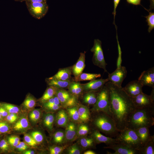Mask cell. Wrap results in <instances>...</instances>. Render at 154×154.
Segmentation results:
<instances>
[{
	"mask_svg": "<svg viewBox=\"0 0 154 154\" xmlns=\"http://www.w3.org/2000/svg\"><path fill=\"white\" fill-rule=\"evenodd\" d=\"M3 107L9 113L17 114L19 111V108L14 105L9 104H2Z\"/></svg>",
	"mask_w": 154,
	"mask_h": 154,
	"instance_id": "cell-39",
	"label": "cell"
},
{
	"mask_svg": "<svg viewBox=\"0 0 154 154\" xmlns=\"http://www.w3.org/2000/svg\"><path fill=\"white\" fill-rule=\"evenodd\" d=\"M135 130L143 146L149 140L151 137L149 128L142 127Z\"/></svg>",
	"mask_w": 154,
	"mask_h": 154,
	"instance_id": "cell-22",
	"label": "cell"
},
{
	"mask_svg": "<svg viewBox=\"0 0 154 154\" xmlns=\"http://www.w3.org/2000/svg\"><path fill=\"white\" fill-rule=\"evenodd\" d=\"M47 0H24L25 2L30 3H41L46 2Z\"/></svg>",
	"mask_w": 154,
	"mask_h": 154,
	"instance_id": "cell-50",
	"label": "cell"
},
{
	"mask_svg": "<svg viewBox=\"0 0 154 154\" xmlns=\"http://www.w3.org/2000/svg\"><path fill=\"white\" fill-rule=\"evenodd\" d=\"M78 110L82 123H86L90 121L91 114L88 108L81 104L78 105Z\"/></svg>",
	"mask_w": 154,
	"mask_h": 154,
	"instance_id": "cell-20",
	"label": "cell"
},
{
	"mask_svg": "<svg viewBox=\"0 0 154 154\" xmlns=\"http://www.w3.org/2000/svg\"><path fill=\"white\" fill-rule=\"evenodd\" d=\"M68 88L69 92L77 99L82 95L83 91L81 84L78 82H71Z\"/></svg>",
	"mask_w": 154,
	"mask_h": 154,
	"instance_id": "cell-21",
	"label": "cell"
},
{
	"mask_svg": "<svg viewBox=\"0 0 154 154\" xmlns=\"http://www.w3.org/2000/svg\"><path fill=\"white\" fill-rule=\"evenodd\" d=\"M118 143L125 145L139 151L143 145L135 130L127 127L119 131L115 138Z\"/></svg>",
	"mask_w": 154,
	"mask_h": 154,
	"instance_id": "cell-4",
	"label": "cell"
},
{
	"mask_svg": "<svg viewBox=\"0 0 154 154\" xmlns=\"http://www.w3.org/2000/svg\"><path fill=\"white\" fill-rule=\"evenodd\" d=\"M16 1H19L20 2H22L24 1V0H14Z\"/></svg>",
	"mask_w": 154,
	"mask_h": 154,
	"instance_id": "cell-57",
	"label": "cell"
},
{
	"mask_svg": "<svg viewBox=\"0 0 154 154\" xmlns=\"http://www.w3.org/2000/svg\"><path fill=\"white\" fill-rule=\"evenodd\" d=\"M31 135L37 144H40L43 142L44 137L41 132L37 131H33L31 133Z\"/></svg>",
	"mask_w": 154,
	"mask_h": 154,
	"instance_id": "cell-37",
	"label": "cell"
},
{
	"mask_svg": "<svg viewBox=\"0 0 154 154\" xmlns=\"http://www.w3.org/2000/svg\"><path fill=\"white\" fill-rule=\"evenodd\" d=\"M58 88L52 86H49L46 89L44 94L41 98L40 101L44 103L49 99L53 97L56 93Z\"/></svg>",
	"mask_w": 154,
	"mask_h": 154,
	"instance_id": "cell-31",
	"label": "cell"
},
{
	"mask_svg": "<svg viewBox=\"0 0 154 154\" xmlns=\"http://www.w3.org/2000/svg\"><path fill=\"white\" fill-rule=\"evenodd\" d=\"M10 127L9 125L5 122H0V133H5L9 131Z\"/></svg>",
	"mask_w": 154,
	"mask_h": 154,
	"instance_id": "cell-43",
	"label": "cell"
},
{
	"mask_svg": "<svg viewBox=\"0 0 154 154\" xmlns=\"http://www.w3.org/2000/svg\"><path fill=\"white\" fill-rule=\"evenodd\" d=\"M77 125L72 121L69 122L64 130L65 142H71L77 138Z\"/></svg>",
	"mask_w": 154,
	"mask_h": 154,
	"instance_id": "cell-16",
	"label": "cell"
},
{
	"mask_svg": "<svg viewBox=\"0 0 154 154\" xmlns=\"http://www.w3.org/2000/svg\"><path fill=\"white\" fill-rule=\"evenodd\" d=\"M106 149H112L115 152L112 153L107 152L109 154H139V151L134 149L125 145L121 143H117L107 146L104 147Z\"/></svg>",
	"mask_w": 154,
	"mask_h": 154,
	"instance_id": "cell-12",
	"label": "cell"
},
{
	"mask_svg": "<svg viewBox=\"0 0 154 154\" xmlns=\"http://www.w3.org/2000/svg\"><path fill=\"white\" fill-rule=\"evenodd\" d=\"M120 1V0H114V9L112 14L114 16V21L113 23L115 25V26L116 25H115V20L116 14V9Z\"/></svg>",
	"mask_w": 154,
	"mask_h": 154,
	"instance_id": "cell-46",
	"label": "cell"
},
{
	"mask_svg": "<svg viewBox=\"0 0 154 154\" xmlns=\"http://www.w3.org/2000/svg\"><path fill=\"white\" fill-rule=\"evenodd\" d=\"M78 144L83 149H96V144L93 139L90 136H87L79 138Z\"/></svg>",
	"mask_w": 154,
	"mask_h": 154,
	"instance_id": "cell-23",
	"label": "cell"
},
{
	"mask_svg": "<svg viewBox=\"0 0 154 154\" xmlns=\"http://www.w3.org/2000/svg\"><path fill=\"white\" fill-rule=\"evenodd\" d=\"M109 93L112 117L117 129L121 131L127 127L129 117L136 108L132 98L123 90L108 81L105 85Z\"/></svg>",
	"mask_w": 154,
	"mask_h": 154,
	"instance_id": "cell-1",
	"label": "cell"
},
{
	"mask_svg": "<svg viewBox=\"0 0 154 154\" xmlns=\"http://www.w3.org/2000/svg\"><path fill=\"white\" fill-rule=\"evenodd\" d=\"M78 143H75L66 148V153L68 154H80L82 150Z\"/></svg>",
	"mask_w": 154,
	"mask_h": 154,
	"instance_id": "cell-34",
	"label": "cell"
},
{
	"mask_svg": "<svg viewBox=\"0 0 154 154\" xmlns=\"http://www.w3.org/2000/svg\"><path fill=\"white\" fill-rule=\"evenodd\" d=\"M66 109L69 118L72 121L78 124L82 123L78 114V105L67 108Z\"/></svg>",
	"mask_w": 154,
	"mask_h": 154,
	"instance_id": "cell-26",
	"label": "cell"
},
{
	"mask_svg": "<svg viewBox=\"0 0 154 154\" xmlns=\"http://www.w3.org/2000/svg\"><path fill=\"white\" fill-rule=\"evenodd\" d=\"M101 76L100 74H92L85 73H81L78 76L74 78L75 81L78 82L80 81L92 80L100 78Z\"/></svg>",
	"mask_w": 154,
	"mask_h": 154,
	"instance_id": "cell-30",
	"label": "cell"
},
{
	"mask_svg": "<svg viewBox=\"0 0 154 154\" xmlns=\"http://www.w3.org/2000/svg\"><path fill=\"white\" fill-rule=\"evenodd\" d=\"M69 119L66 111L60 109L56 114L55 121L58 126L65 127L69 122Z\"/></svg>",
	"mask_w": 154,
	"mask_h": 154,
	"instance_id": "cell-19",
	"label": "cell"
},
{
	"mask_svg": "<svg viewBox=\"0 0 154 154\" xmlns=\"http://www.w3.org/2000/svg\"><path fill=\"white\" fill-rule=\"evenodd\" d=\"M19 151H24L27 149L28 147L25 143L20 141L19 144L15 147Z\"/></svg>",
	"mask_w": 154,
	"mask_h": 154,
	"instance_id": "cell-45",
	"label": "cell"
},
{
	"mask_svg": "<svg viewBox=\"0 0 154 154\" xmlns=\"http://www.w3.org/2000/svg\"><path fill=\"white\" fill-rule=\"evenodd\" d=\"M90 134V136L93 139L96 144L103 143L108 146L118 143L115 138L103 135L98 130L93 127Z\"/></svg>",
	"mask_w": 154,
	"mask_h": 154,
	"instance_id": "cell-11",
	"label": "cell"
},
{
	"mask_svg": "<svg viewBox=\"0 0 154 154\" xmlns=\"http://www.w3.org/2000/svg\"><path fill=\"white\" fill-rule=\"evenodd\" d=\"M8 141L9 143L12 146L16 147L19 142H16L9 138H8Z\"/></svg>",
	"mask_w": 154,
	"mask_h": 154,
	"instance_id": "cell-49",
	"label": "cell"
},
{
	"mask_svg": "<svg viewBox=\"0 0 154 154\" xmlns=\"http://www.w3.org/2000/svg\"><path fill=\"white\" fill-rule=\"evenodd\" d=\"M56 95L64 108H66L78 104V99L65 89H58Z\"/></svg>",
	"mask_w": 154,
	"mask_h": 154,
	"instance_id": "cell-9",
	"label": "cell"
},
{
	"mask_svg": "<svg viewBox=\"0 0 154 154\" xmlns=\"http://www.w3.org/2000/svg\"><path fill=\"white\" fill-rule=\"evenodd\" d=\"M92 128H91L89 125L85 123H79L77 125V138H80L87 136L90 133Z\"/></svg>",
	"mask_w": 154,
	"mask_h": 154,
	"instance_id": "cell-25",
	"label": "cell"
},
{
	"mask_svg": "<svg viewBox=\"0 0 154 154\" xmlns=\"http://www.w3.org/2000/svg\"><path fill=\"white\" fill-rule=\"evenodd\" d=\"M67 145L63 146H53L50 147L49 149L50 154H61L67 147Z\"/></svg>",
	"mask_w": 154,
	"mask_h": 154,
	"instance_id": "cell-38",
	"label": "cell"
},
{
	"mask_svg": "<svg viewBox=\"0 0 154 154\" xmlns=\"http://www.w3.org/2000/svg\"><path fill=\"white\" fill-rule=\"evenodd\" d=\"M44 107L47 110L52 111H56L60 110L62 107L61 105H56L53 104L44 103Z\"/></svg>",
	"mask_w": 154,
	"mask_h": 154,
	"instance_id": "cell-41",
	"label": "cell"
},
{
	"mask_svg": "<svg viewBox=\"0 0 154 154\" xmlns=\"http://www.w3.org/2000/svg\"><path fill=\"white\" fill-rule=\"evenodd\" d=\"M48 84L49 86H52L59 89L68 88L71 81H62L59 80L48 79Z\"/></svg>",
	"mask_w": 154,
	"mask_h": 154,
	"instance_id": "cell-28",
	"label": "cell"
},
{
	"mask_svg": "<svg viewBox=\"0 0 154 154\" xmlns=\"http://www.w3.org/2000/svg\"><path fill=\"white\" fill-rule=\"evenodd\" d=\"M9 114L14 119H15L16 120L18 118V116L16 114L14 113H9Z\"/></svg>",
	"mask_w": 154,
	"mask_h": 154,
	"instance_id": "cell-56",
	"label": "cell"
},
{
	"mask_svg": "<svg viewBox=\"0 0 154 154\" xmlns=\"http://www.w3.org/2000/svg\"><path fill=\"white\" fill-rule=\"evenodd\" d=\"M0 114L2 117H6L8 115V112L3 107H0Z\"/></svg>",
	"mask_w": 154,
	"mask_h": 154,
	"instance_id": "cell-48",
	"label": "cell"
},
{
	"mask_svg": "<svg viewBox=\"0 0 154 154\" xmlns=\"http://www.w3.org/2000/svg\"><path fill=\"white\" fill-rule=\"evenodd\" d=\"M72 74V66L59 69L57 72L49 79L62 81L70 80Z\"/></svg>",
	"mask_w": 154,
	"mask_h": 154,
	"instance_id": "cell-18",
	"label": "cell"
},
{
	"mask_svg": "<svg viewBox=\"0 0 154 154\" xmlns=\"http://www.w3.org/2000/svg\"><path fill=\"white\" fill-rule=\"evenodd\" d=\"M35 104V100L32 97L28 96L25 100L23 105L25 108L29 109L34 108Z\"/></svg>",
	"mask_w": 154,
	"mask_h": 154,
	"instance_id": "cell-36",
	"label": "cell"
},
{
	"mask_svg": "<svg viewBox=\"0 0 154 154\" xmlns=\"http://www.w3.org/2000/svg\"><path fill=\"white\" fill-rule=\"evenodd\" d=\"M84 154H96V153L94 151L91 150H88L87 151H86L84 153Z\"/></svg>",
	"mask_w": 154,
	"mask_h": 154,
	"instance_id": "cell-54",
	"label": "cell"
},
{
	"mask_svg": "<svg viewBox=\"0 0 154 154\" xmlns=\"http://www.w3.org/2000/svg\"><path fill=\"white\" fill-rule=\"evenodd\" d=\"M9 137L16 142H20V138L17 136L13 135Z\"/></svg>",
	"mask_w": 154,
	"mask_h": 154,
	"instance_id": "cell-52",
	"label": "cell"
},
{
	"mask_svg": "<svg viewBox=\"0 0 154 154\" xmlns=\"http://www.w3.org/2000/svg\"><path fill=\"white\" fill-rule=\"evenodd\" d=\"M1 116L0 114V119H1Z\"/></svg>",
	"mask_w": 154,
	"mask_h": 154,
	"instance_id": "cell-58",
	"label": "cell"
},
{
	"mask_svg": "<svg viewBox=\"0 0 154 154\" xmlns=\"http://www.w3.org/2000/svg\"><path fill=\"white\" fill-rule=\"evenodd\" d=\"M98 92L90 91L85 92L83 97V102L88 106H94L96 103Z\"/></svg>",
	"mask_w": 154,
	"mask_h": 154,
	"instance_id": "cell-27",
	"label": "cell"
},
{
	"mask_svg": "<svg viewBox=\"0 0 154 154\" xmlns=\"http://www.w3.org/2000/svg\"><path fill=\"white\" fill-rule=\"evenodd\" d=\"M127 71L125 67L120 66L113 72L108 73V81L119 87H122L121 84L126 78Z\"/></svg>",
	"mask_w": 154,
	"mask_h": 154,
	"instance_id": "cell-10",
	"label": "cell"
},
{
	"mask_svg": "<svg viewBox=\"0 0 154 154\" xmlns=\"http://www.w3.org/2000/svg\"><path fill=\"white\" fill-rule=\"evenodd\" d=\"M27 8L30 14L35 18L40 19L47 13L48 6L46 2L30 3L25 2Z\"/></svg>",
	"mask_w": 154,
	"mask_h": 154,
	"instance_id": "cell-7",
	"label": "cell"
},
{
	"mask_svg": "<svg viewBox=\"0 0 154 154\" xmlns=\"http://www.w3.org/2000/svg\"><path fill=\"white\" fill-rule=\"evenodd\" d=\"M6 117V119L10 123H13L16 120L11 116L9 114H8Z\"/></svg>",
	"mask_w": 154,
	"mask_h": 154,
	"instance_id": "cell-51",
	"label": "cell"
},
{
	"mask_svg": "<svg viewBox=\"0 0 154 154\" xmlns=\"http://www.w3.org/2000/svg\"><path fill=\"white\" fill-rule=\"evenodd\" d=\"M143 86L138 80H135L130 82L123 89L129 96L133 98L142 92Z\"/></svg>",
	"mask_w": 154,
	"mask_h": 154,
	"instance_id": "cell-14",
	"label": "cell"
},
{
	"mask_svg": "<svg viewBox=\"0 0 154 154\" xmlns=\"http://www.w3.org/2000/svg\"><path fill=\"white\" fill-rule=\"evenodd\" d=\"M23 153L24 154H34L35 153L33 150H29L25 151L23 152Z\"/></svg>",
	"mask_w": 154,
	"mask_h": 154,
	"instance_id": "cell-55",
	"label": "cell"
},
{
	"mask_svg": "<svg viewBox=\"0 0 154 154\" xmlns=\"http://www.w3.org/2000/svg\"><path fill=\"white\" fill-rule=\"evenodd\" d=\"M41 115V113L40 110L38 109H35L30 113L29 117L32 121L36 122L39 119Z\"/></svg>",
	"mask_w": 154,
	"mask_h": 154,
	"instance_id": "cell-40",
	"label": "cell"
},
{
	"mask_svg": "<svg viewBox=\"0 0 154 154\" xmlns=\"http://www.w3.org/2000/svg\"><path fill=\"white\" fill-rule=\"evenodd\" d=\"M91 111L92 112H103L112 117L108 92L105 85L98 92L96 103Z\"/></svg>",
	"mask_w": 154,
	"mask_h": 154,
	"instance_id": "cell-5",
	"label": "cell"
},
{
	"mask_svg": "<svg viewBox=\"0 0 154 154\" xmlns=\"http://www.w3.org/2000/svg\"><path fill=\"white\" fill-rule=\"evenodd\" d=\"M150 11L154 9V0H150Z\"/></svg>",
	"mask_w": 154,
	"mask_h": 154,
	"instance_id": "cell-53",
	"label": "cell"
},
{
	"mask_svg": "<svg viewBox=\"0 0 154 154\" xmlns=\"http://www.w3.org/2000/svg\"><path fill=\"white\" fill-rule=\"evenodd\" d=\"M149 12V15L145 17L146 19V21L149 26L148 32L150 33L154 28V13L151 12Z\"/></svg>",
	"mask_w": 154,
	"mask_h": 154,
	"instance_id": "cell-35",
	"label": "cell"
},
{
	"mask_svg": "<svg viewBox=\"0 0 154 154\" xmlns=\"http://www.w3.org/2000/svg\"><path fill=\"white\" fill-rule=\"evenodd\" d=\"M127 2L129 3L135 5H141V0H126Z\"/></svg>",
	"mask_w": 154,
	"mask_h": 154,
	"instance_id": "cell-47",
	"label": "cell"
},
{
	"mask_svg": "<svg viewBox=\"0 0 154 154\" xmlns=\"http://www.w3.org/2000/svg\"><path fill=\"white\" fill-rule=\"evenodd\" d=\"M139 154H154V136L151 135L149 140L142 147L139 151Z\"/></svg>",
	"mask_w": 154,
	"mask_h": 154,
	"instance_id": "cell-24",
	"label": "cell"
},
{
	"mask_svg": "<svg viewBox=\"0 0 154 154\" xmlns=\"http://www.w3.org/2000/svg\"><path fill=\"white\" fill-rule=\"evenodd\" d=\"M9 146L7 141L4 139L1 140L0 141V149L3 151L8 150Z\"/></svg>",
	"mask_w": 154,
	"mask_h": 154,
	"instance_id": "cell-44",
	"label": "cell"
},
{
	"mask_svg": "<svg viewBox=\"0 0 154 154\" xmlns=\"http://www.w3.org/2000/svg\"><path fill=\"white\" fill-rule=\"evenodd\" d=\"M29 126V122L27 117H23L17 121L13 126L14 129L20 131L27 128Z\"/></svg>",
	"mask_w": 154,
	"mask_h": 154,
	"instance_id": "cell-32",
	"label": "cell"
},
{
	"mask_svg": "<svg viewBox=\"0 0 154 154\" xmlns=\"http://www.w3.org/2000/svg\"><path fill=\"white\" fill-rule=\"evenodd\" d=\"M91 122L92 127L108 136L116 138L119 132L112 117L101 111L92 112Z\"/></svg>",
	"mask_w": 154,
	"mask_h": 154,
	"instance_id": "cell-2",
	"label": "cell"
},
{
	"mask_svg": "<svg viewBox=\"0 0 154 154\" xmlns=\"http://www.w3.org/2000/svg\"><path fill=\"white\" fill-rule=\"evenodd\" d=\"M93 53L92 61L93 64L103 69L105 72L108 73L106 69V62L102 46V42L99 39H95L94 45L90 50Z\"/></svg>",
	"mask_w": 154,
	"mask_h": 154,
	"instance_id": "cell-6",
	"label": "cell"
},
{
	"mask_svg": "<svg viewBox=\"0 0 154 154\" xmlns=\"http://www.w3.org/2000/svg\"><path fill=\"white\" fill-rule=\"evenodd\" d=\"M53 141L56 144H60L65 142L64 131L63 130L56 131L53 136Z\"/></svg>",
	"mask_w": 154,
	"mask_h": 154,
	"instance_id": "cell-33",
	"label": "cell"
},
{
	"mask_svg": "<svg viewBox=\"0 0 154 154\" xmlns=\"http://www.w3.org/2000/svg\"><path fill=\"white\" fill-rule=\"evenodd\" d=\"M24 139L25 142L30 146H34L37 144L32 137L29 135L25 134L24 136Z\"/></svg>",
	"mask_w": 154,
	"mask_h": 154,
	"instance_id": "cell-42",
	"label": "cell"
},
{
	"mask_svg": "<svg viewBox=\"0 0 154 154\" xmlns=\"http://www.w3.org/2000/svg\"><path fill=\"white\" fill-rule=\"evenodd\" d=\"M55 119V117L53 114L50 113H47L44 116L43 120V124L49 130L52 131Z\"/></svg>",
	"mask_w": 154,
	"mask_h": 154,
	"instance_id": "cell-29",
	"label": "cell"
},
{
	"mask_svg": "<svg viewBox=\"0 0 154 154\" xmlns=\"http://www.w3.org/2000/svg\"><path fill=\"white\" fill-rule=\"evenodd\" d=\"M85 52H81L76 63L72 66V73L76 78L78 76L84 69L85 66Z\"/></svg>",
	"mask_w": 154,
	"mask_h": 154,
	"instance_id": "cell-17",
	"label": "cell"
},
{
	"mask_svg": "<svg viewBox=\"0 0 154 154\" xmlns=\"http://www.w3.org/2000/svg\"><path fill=\"white\" fill-rule=\"evenodd\" d=\"M136 108H143L154 107V88L151 94L148 95L142 92L135 97L132 98Z\"/></svg>",
	"mask_w": 154,
	"mask_h": 154,
	"instance_id": "cell-8",
	"label": "cell"
},
{
	"mask_svg": "<svg viewBox=\"0 0 154 154\" xmlns=\"http://www.w3.org/2000/svg\"><path fill=\"white\" fill-rule=\"evenodd\" d=\"M108 81V78L99 79L91 80L84 84H81L83 92H85L94 91L98 92L100 91Z\"/></svg>",
	"mask_w": 154,
	"mask_h": 154,
	"instance_id": "cell-13",
	"label": "cell"
},
{
	"mask_svg": "<svg viewBox=\"0 0 154 154\" xmlns=\"http://www.w3.org/2000/svg\"><path fill=\"white\" fill-rule=\"evenodd\" d=\"M138 80L143 86H146L154 88V67L142 72Z\"/></svg>",
	"mask_w": 154,
	"mask_h": 154,
	"instance_id": "cell-15",
	"label": "cell"
},
{
	"mask_svg": "<svg viewBox=\"0 0 154 154\" xmlns=\"http://www.w3.org/2000/svg\"><path fill=\"white\" fill-rule=\"evenodd\" d=\"M154 125V107L136 108L131 114L127 127L135 130L142 127L149 128Z\"/></svg>",
	"mask_w": 154,
	"mask_h": 154,
	"instance_id": "cell-3",
	"label": "cell"
}]
</instances>
